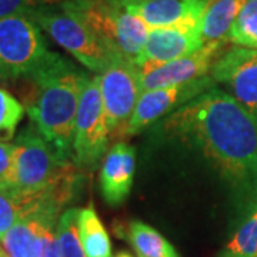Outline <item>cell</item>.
Here are the masks:
<instances>
[{
  "label": "cell",
  "mask_w": 257,
  "mask_h": 257,
  "mask_svg": "<svg viewBox=\"0 0 257 257\" xmlns=\"http://www.w3.org/2000/svg\"><path fill=\"white\" fill-rule=\"evenodd\" d=\"M167 135L199 147L230 182L257 194V117L213 86L167 116Z\"/></svg>",
  "instance_id": "6da1fadb"
},
{
  "label": "cell",
  "mask_w": 257,
  "mask_h": 257,
  "mask_svg": "<svg viewBox=\"0 0 257 257\" xmlns=\"http://www.w3.org/2000/svg\"><path fill=\"white\" fill-rule=\"evenodd\" d=\"M89 74L50 52L33 73L16 80L30 121L64 162H73L76 116Z\"/></svg>",
  "instance_id": "7a4b0ae2"
},
{
  "label": "cell",
  "mask_w": 257,
  "mask_h": 257,
  "mask_svg": "<svg viewBox=\"0 0 257 257\" xmlns=\"http://www.w3.org/2000/svg\"><path fill=\"white\" fill-rule=\"evenodd\" d=\"M15 175L10 192L47 197L64 207L77 193L82 175L64 162L30 121L15 140Z\"/></svg>",
  "instance_id": "3957f363"
},
{
  "label": "cell",
  "mask_w": 257,
  "mask_h": 257,
  "mask_svg": "<svg viewBox=\"0 0 257 257\" xmlns=\"http://www.w3.org/2000/svg\"><path fill=\"white\" fill-rule=\"evenodd\" d=\"M25 15H28L79 63L96 74L103 73L113 62L123 59L103 46L100 40L82 22L66 13L62 8H39L29 10Z\"/></svg>",
  "instance_id": "277c9868"
},
{
  "label": "cell",
  "mask_w": 257,
  "mask_h": 257,
  "mask_svg": "<svg viewBox=\"0 0 257 257\" xmlns=\"http://www.w3.org/2000/svg\"><path fill=\"white\" fill-rule=\"evenodd\" d=\"M50 55L40 28L28 15L0 19V82L33 73Z\"/></svg>",
  "instance_id": "5b68a950"
},
{
  "label": "cell",
  "mask_w": 257,
  "mask_h": 257,
  "mask_svg": "<svg viewBox=\"0 0 257 257\" xmlns=\"http://www.w3.org/2000/svg\"><path fill=\"white\" fill-rule=\"evenodd\" d=\"M110 142L100 93V77L94 74L84 83L76 116L73 162L80 170H93L104 156Z\"/></svg>",
  "instance_id": "8992f818"
},
{
  "label": "cell",
  "mask_w": 257,
  "mask_h": 257,
  "mask_svg": "<svg viewBox=\"0 0 257 257\" xmlns=\"http://www.w3.org/2000/svg\"><path fill=\"white\" fill-rule=\"evenodd\" d=\"M99 77L110 140L123 139L142 94L139 67L130 60L119 59Z\"/></svg>",
  "instance_id": "52a82bcc"
},
{
  "label": "cell",
  "mask_w": 257,
  "mask_h": 257,
  "mask_svg": "<svg viewBox=\"0 0 257 257\" xmlns=\"http://www.w3.org/2000/svg\"><path fill=\"white\" fill-rule=\"evenodd\" d=\"M213 86L214 80L209 74L192 82L142 92L135 113L128 121L124 138L135 136L160 117H165L167 114L170 116L202 93L207 92Z\"/></svg>",
  "instance_id": "ba28073f"
},
{
  "label": "cell",
  "mask_w": 257,
  "mask_h": 257,
  "mask_svg": "<svg viewBox=\"0 0 257 257\" xmlns=\"http://www.w3.org/2000/svg\"><path fill=\"white\" fill-rule=\"evenodd\" d=\"M210 77L257 117V49L230 47L213 63Z\"/></svg>",
  "instance_id": "9c48e42d"
},
{
  "label": "cell",
  "mask_w": 257,
  "mask_h": 257,
  "mask_svg": "<svg viewBox=\"0 0 257 257\" xmlns=\"http://www.w3.org/2000/svg\"><path fill=\"white\" fill-rule=\"evenodd\" d=\"M227 42L207 43L196 53L172 62L139 67L142 79V92L163 89L182 83L192 82L210 74L211 66L221 55Z\"/></svg>",
  "instance_id": "30bf717a"
},
{
  "label": "cell",
  "mask_w": 257,
  "mask_h": 257,
  "mask_svg": "<svg viewBox=\"0 0 257 257\" xmlns=\"http://www.w3.org/2000/svg\"><path fill=\"white\" fill-rule=\"evenodd\" d=\"M204 46L202 23L156 28L149 32L142 55L136 60L138 67L172 62L199 52Z\"/></svg>",
  "instance_id": "8fae6325"
},
{
  "label": "cell",
  "mask_w": 257,
  "mask_h": 257,
  "mask_svg": "<svg viewBox=\"0 0 257 257\" xmlns=\"http://www.w3.org/2000/svg\"><path fill=\"white\" fill-rule=\"evenodd\" d=\"M149 28H167L202 23L213 0H113Z\"/></svg>",
  "instance_id": "7c38bea8"
},
{
  "label": "cell",
  "mask_w": 257,
  "mask_h": 257,
  "mask_svg": "<svg viewBox=\"0 0 257 257\" xmlns=\"http://www.w3.org/2000/svg\"><path fill=\"white\" fill-rule=\"evenodd\" d=\"M136 169V150L127 143H114L100 169V190L104 202L120 206L130 194Z\"/></svg>",
  "instance_id": "4fadbf2b"
},
{
  "label": "cell",
  "mask_w": 257,
  "mask_h": 257,
  "mask_svg": "<svg viewBox=\"0 0 257 257\" xmlns=\"http://www.w3.org/2000/svg\"><path fill=\"white\" fill-rule=\"evenodd\" d=\"M43 211H57L62 207L46 197L22 196L10 190H0V240L19 220Z\"/></svg>",
  "instance_id": "5bb4252c"
},
{
  "label": "cell",
  "mask_w": 257,
  "mask_h": 257,
  "mask_svg": "<svg viewBox=\"0 0 257 257\" xmlns=\"http://www.w3.org/2000/svg\"><path fill=\"white\" fill-rule=\"evenodd\" d=\"M247 0H213L202 19L204 45L229 42V33L240 10Z\"/></svg>",
  "instance_id": "9a60e30c"
},
{
  "label": "cell",
  "mask_w": 257,
  "mask_h": 257,
  "mask_svg": "<svg viewBox=\"0 0 257 257\" xmlns=\"http://www.w3.org/2000/svg\"><path fill=\"white\" fill-rule=\"evenodd\" d=\"M77 233L86 257H111V241L93 206L79 209Z\"/></svg>",
  "instance_id": "2e32d148"
},
{
  "label": "cell",
  "mask_w": 257,
  "mask_h": 257,
  "mask_svg": "<svg viewBox=\"0 0 257 257\" xmlns=\"http://www.w3.org/2000/svg\"><path fill=\"white\" fill-rule=\"evenodd\" d=\"M127 240L139 257H180L173 244L145 221L128 223Z\"/></svg>",
  "instance_id": "e0dca14e"
},
{
  "label": "cell",
  "mask_w": 257,
  "mask_h": 257,
  "mask_svg": "<svg viewBox=\"0 0 257 257\" xmlns=\"http://www.w3.org/2000/svg\"><path fill=\"white\" fill-rule=\"evenodd\" d=\"M39 214L19 220L0 240L10 257H39Z\"/></svg>",
  "instance_id": "ac0fdd59"
},
{
  "label": "cell",
  "mask_w": 257,
  "mask_h": 257,
  "mask_svg": "<svg viewBox=\"0 0 257 257\" xmlns=\"http://www.w3.org/2000/svg\"><path fill=\"white\" fill-rule=\"evenodd\" d=\"M219 257H257V209L233 234Z\"/></svg>",
  "instance_id": "d6986e66"
},
{
  "label": "cell",
  "mask_w": 257,
  "mask_h": 257,
  "mask_svg": "<svg viewBox=\"0 0 257 257\" xmlns=\"http://www.w3.org/2000/svg\"><path fill=\"white\" fill-rule=\"evenodd\" d=\"M229 42L241 47L257 49V0H247L229 33Z\"/></svg>",
  "instance_id": "ffe728a7"
},
{
  "label": "cell",
  "mask_w": 257,
  "mask_h": 257,
  "mask_svg": "<svg viewBox=\"0 0 257 257\" xmlns=\"http://www.w3.org/2000/svg\"><path fill=\"white\" fill-rule=\"evenodd\" d=\"M25 113L26 109L23 103L6 89L0 87V142L8 143L15 138Z\"/></svg>",
  "instance_id": "44dd1931"
},
{
  "label": "cell",
  "mask_w": 257,
  "mask_h": 257,
  "mask_svg": "<svg viewBox=\"0 0 257 257\" xmlns=\"http://www.w3.org/2000/svg\"><path fill=\"white\" fill-rule=\"evenodd\" d=\"M79 209L72 207L62 213L59 219V240L62 257H86L77 233Z\"/></svg>",
  "instance_id": "7402d4cb"
},
{
  "label": "cell",
  "mask_w": 257,
  "mask_h": 257,
  "mask_svg": "<svg viewBox=\"0 0 257 257\" xmlns=\"http://www.w3.org/2000/svg\"><path fill=\"white\" fill-rule=\"evenodd\" d=\"M60 216L57 211L39 214V257H62L57 229Z\"/></svg>",
  "instance_id": "603a6c76"
},
{
  "label": "cell",
  "mask_w": 257,
  "mask_h": 257,
  "mask_svg": "<svg viewBox=\"0 0 257 257\" xmlns=\"http://www.w3.org/2000/svg\"><path fill=\"white\" fill-rule=\"evenodd\" d=\"M15 175V145L0 142V190H10Z\"/></svg>",
  "instance_id": "cb8c5ba5"
},
{
  "label": "cell",
  "mask_w": 257,
  "mask_h": 257,
  "mask_svg": "<svg viewBox=\"0 0 257 257\" xmlns=\"http://www.w3.org/2000/svg\"><path fill=\"white\" fill-rule=\"evenodd\" d=\"M29 0H0V19L28 12Z\"/></svg>",
  "instance_id": "d4e9b609"
},
{
  "label": "cell",
  "mask_w": 257,
  "mask_h": 257,
  "mask_svg": "<svg viewBox=\"0 0 257 257\" xmlns=\"http://www.w3.org/2000/svg\"><path fill=\"white\" fill-rule=\"evenodd\" d=\"M66 0H29L28 12L39 8H56V5H63Z\"/></svg>",
  "instance_id": "484cf974"
},
{
  "label": "cell",
  "mask_w": 257,
  "mask_h": 257,
  "mask_svg": "<svg viewBox=\"0 0 257 257\" xmlns=\"http://www.w3.org/2000/svg\"><path fill=\"white\" fill-rule=\"evenodd\" d=\"M116 257H135V256H132V254H128L127 251H120L119 254H116Z\"/></svg>",
  "instance_id": "4316f807"
},
{
  "label": "cell",
  "mask_w": 257,
  "mask_h": 257,
  "mask_svg": "<svg viewBox=\"0 0 257 257\" xmlns=\"http://www.w3.org/2000/svg\"><path fill=\"white\" fill-rule=\"evenodd\" d=\"M0 257H10L9 254H8V251H6L5 248L2 247V246H0Z\"/></svg>",
  "instance_id": "83f0119b"
}]
</instances>
